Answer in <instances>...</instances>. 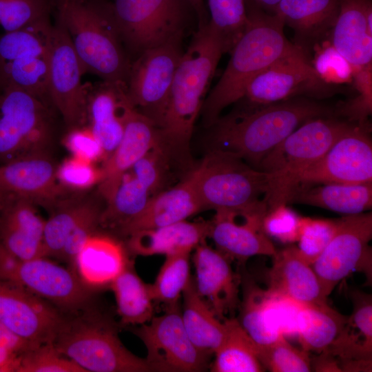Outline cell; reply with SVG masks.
Instances as JSON below:
<instances>
[{"instance_id": "1", "label": "cell", "mask_w": 372, "mask_h": 372, "mask_svg": "<svg viewBox=\"0 0 372 372\" xmlns=\"http://www.w3.org/2000/svg\"><path fill=\"white\" fill-rule=\"evenodd\" d=\"M223 43L208 23L194 33L174 76L160 147L171 164L190 167L189 144L196 119L221 56Z\"/></svg>"}, {"instance_id": "2", "label": "cell", "mask_w": 372, "mask_h": 372, "mask_svg": "<svg viewBox=\"0 0 372 372\" xmlns=\"http://www.w3.org/2000/svg\"><path fill=\"white\" fill-rule=\"evenodd\" d=\"M335 116L334 109L306 98L293 97L250 106L218 119L209 127L211 149L232 153L256 169L298 127L308 120Z\"/></svg>"}, {"instance_id": "3", "label": "cell", "mask_w": 372, "mask_h": 372, "mask_svg": "<svg viewBox=\"0 0 372 372\" xmlns=\"http://www.w3.org/2000/svg\"><path fill=\"white\" fill-rule=\"evenodd\" d=\"M247 8L246 28L231 50L221 77L204 101L200 114L207 128L227 107L243 98L247 85L256 76L284 56L302 50L287 39L279 16L266 12L249 0Z\"/></svg>"}, {"instance_id": "4", "label": "cell", "mask_w": 372, "mask_h": 372, "mask_svg": "<svg viewBox=\"0 0 372 372\" xmlns=\"http://www.w3.org/2000/svg\"><path fill=\"white\" fill-rule=\"evenodd\" d=\"M204 209L243 218H264L267 174L238 156L210 149L201 163L186 175Z\"/></svg>"}, {"instance_id": "5", "label": "cell", "mask_w": 372, "mask_h": 372, "mask_svg": "<svg viewBox=\"0 0 372 372\" xmlns=\"http://www.w3.org/2000/svg\"><path fill=\"white\" fill-rule=\"evenodd\" d=\"M57 18L65 28L85 72L105 81L127 83L131 62L107 2L56 0Z\"/></svg>"}, {"instance_id": "6", "label": "cell", "mask_w": 372, "mask_h": 372, "mask_svg": "<svg viewBox=\"0 0 372 372\" xmlns=\"http://www.w3.org/2000/svg\"><path fill=\"white\" fill-rule=\"evenodd\" d=\"M352 124L336 116L311 118L298 127L263 159L258 169L267 174L265 196L267 211L287 205L302 174L320 161Z\"/></svg>"}, {"instance_id": "7", "label": "cell", "mask_w": 372, "mask_h": 372, "mask_svg": "<svg viewBox=\"0 0 372 372\" xmlns=\"http://www.w3.org/2000/svg\"><path fill=\"white\" fill-rule=\"evenodd\" d=\"M52 343L85 372L152 371L145 358L130 352L113 326L93 313L65 317Z\"/></svg>"}, {"instance_id": "8", "label": "cell", "mask_w": 372, "mask_h": 372, "mask_svg": "<svg viewBox=\"0 0 372 372\" xmlns=\"http://www.w3.org/2000/svg\"><path fill=\"white\" fill-rule=\"evenodd\" d=\"M53 107L29 92L0 90V165L28 155L50 152L55 125Z\"/></svg>"}, {"instance_id": "9", "label": "cell", "mask_w": 372, "mask_h": 372, "mask_svg": "<svg viewBox=\"0 0 372 372\" xmlns=\"http://www.w3.org/2000/svg\"><path fill=\"white\" fill-rule=\"evenodd\" d=\"M107 5L124 47L137 56L182 41L191 9L185 0H113Z\"/></svg>"}, {"instance_id": "10", "label": "cell", "mask_w": 372, "mask_h": 372, "mask_svg": "<svg viewBox=\"0 0 372 372\" xmlns=\"http://www.w3.org/2000/svg\"><path fill=\"white\" fill-rule=\"evenodd\" d=\"M52 28L49 19L0 36V85L21 88L53 107L48 80Z\"/></svg>"}, {"instance_id": "11", "label": "cell", "mask_w": 372, "mask_h": 372, "mask_svg": "<svg viewBox=\"0 0 372 372\" xmlns=\"http://www.w3.org/2000/svg\"><path fill=\"white\" fill-rule=\"evenodd\" d=\"M0 280L20 287L68 312L85 309L93 291L80 281L70 268L44 256L19 259L1 244Z\"/></svg>"}, {"instance_id": "12", "label": "cell", "mask_w": 372, "mask_h": 372, "mask_svg": "<svg viewBox=\"0 0 372 372\" xmlns=\"http://www.w3.org/2000/svg\"><path fill=\"white\" fill-rule=\"evenodd\" d=\"M372 214L344 216L331 240L312 264L327 298L335 287L354 271L363 273L371 283Z\"/></svg>"}, {"instance_id": "13", "label": "cell", "mask_w": 372, "mask_h": 372, "mask_svg": "<svg viewBox=\"0 0 372 372\" xmlns=\"http://www.w3.org/2000/svg\"><path fill=\"white\" fill-rule=\"evenodd\" d=\"M181 41L145 50L131 63L126 83L130 101L158 128L163 124L174 76L183 53Z\"/></svg>"}, {"instance_id": "14", "label": "cell", "mask_w": 372, "mask_h": 372, "mask_svg": "<svg viewBox=\"0 0 372 372\" xmlns=\"http://www.w3.org/2000/svg\"><path fill=\"white\" fill-rule=\"evenodd\" d=\"M83 65L61 21L52 25L48 61V91L52 105L67 130L86 124L87 84Z\"/></svg>"}, {"instance_id": "15", "label": "cell", "mask_w": 372, "mask_h": 372, "mask_svg": "<svg viewBox=\"0 0 372 372\" xmlns=\"http://www.w3.org/2000/svg\"><path fill=\"white\" fill-rule=\"evenodd\" d=\"M135 334L147 350L145 358L152 371L200 372L208 368V355L189 338L178 304L140 325Z\"/></svg>"}, {"instance_id": "16", "label": "cell", "mask_w": 372, "mask_h": 372, "mask_svg": "<svg viewBox=\"0 0 372 372\" xmlns=\"http://www.w3.org/2000/svg\"><path fill=\"white\" fill-rule=\"evenodd\" d=\"M370 131L369 124L353 123L320 160L302 174L298 185L372 183Z\"/></svg>"}, {"instance_id": "17", "label": "cell", "mask_w": 372, "mask_h": 372, "mask_svg": "<svg viewBox=\"0 0 372 372\" xmlns=\"http://www.w3.org/2000/svg\"><path fill=\"white\" fill-rule=\"evenodd\" d=\"M327 85L318 77L307 54L300 50L284 56L256 76L242 99L250 106H264L301 94L326 92Z\"/></svg>"}, {"instance_id": "18", "label": "cell", "mask_w": 372, "mask_h": 372, "mask_svg": "<svg viewBox=\"0 0 372 372\" xmlns=\"http://www.w3.org/2000/svg\"><path fill=\"white\" fill-rule=\"evenodd\" d=\"M57 309L20 287L0 280V324L30 343L53 342L65 319Z\"/></svg>"}, {"instance_id": "19", "label": "cell", "mask_w": 372, "mask_h": 372, "mask_svg": "<svg viewBox=\"0 0 372 372\" xmlns=\"http://www.w3.org/2000/svg\"><path fill=\"white\" fill-rule=\"evenodd\" d=\"M50 152L34 154L0 165V189L7 195L28 199L52 209L71 193L56 178Z\"/></svg>"}, {"instance_id": "20", "label": "cell", "mask_w": 372, "mask_h": 372, "mask_svg": "<svg viewBox=\"0 0 372 372\" xmlns=\"http://www.w3.org/2000/svg\"><path fill=\"white\" fill-rule=\"evenodd\" d=\"M231 260L205 240L196 248L193 256L194 278L199 296L222 320L227 318L239 304V280L232 270Z\"/></svg>"}, {"instance_id": "21", "label": "cell", "mask_w": 372, "mask_h": 372, "mask_svg": "<svg viewBox=\"0 0 372 372\" xmlns=\"http://www.w3.org/2000/svg\"><path fill=\"white\" fill-rule=\"evenodd\" d=\"M132 107L126 83L103 81L87 84L86 125L101 143L107 158L121 141Z\"/></svg>"}, {"instance_id": "22", "label": "cell", "mask_w": 372, "mask_h": 372, "mask_svg": "<svg viewBox=\"0 0 372 372\" xmlns=\"http://www.w3.org/2000/svg\"><path fill=\"white\" fill-rule=\"evenodd\" d=\"M160 144V129L132 107L125 121L123 136L113 152L103 161L99 193L106 201L123 175L148 152Z\"/></svg>"}, {"instance_id": "23", "label": "cell", "mask_w": 372, "mask_h": 372, "mask_svg": "<svg viewBox=\"0 0 372 372\" xmlns=\"http://www.w3.org/2000/svg\"><path fill=\"white\" fill-rule=\"evenodd\" d=\"M45 223L34 203L9 195L0 204V244L21 260L44 256Z\"/></svg>"}, {"instance_id": "24", "label": "cell", "mask_w": 372, "mask_h": 372, "mask_svg": "<svg viewBox=\"0 0 372 372\" xmlns=\"http://www.w3.org/2000/svg\"><path fill=\"white\" fill-rule=\"evenodd\" d=\"M353 311L334 342L327 350L338 358L341 371H371L372 358L371 296L353 291Z\"/></svg>"}, {"instance_id": "25", "label": "cell", "mask_w": 372, "mask_h": 372, "mask_svg": "<svg viewBox=\"0 0 372 372\" xmlns=\"http://www.w3.org/2000/svg\"><path fill=\"white\" fill-rule=\"evenodd\" d=\"M272 257L267 275L268 291L300 304L327 303L316 273L300 256L296 246L276 251Z\"/></svg>"}, {"instance_id": "26", "label": "cell", "mask_w": 372, "mask_h": 372, "mask_svg": "<svg viewBox=\"0 0 372 372\" xmlns=\"http://www.w3.org/2000/svg\"><path fill=\"white\" fill-rule=\"evenodd\" d=\"M331 44L354 68L372 61L371 0H340Z\"/></svg>"}, {"instance_id": "27", "label": "cell", "mask_w": 372, "mask_h": 372, "mask_svg": "<svg viewBox=\"0 0 372 372\" xmlns=\"http://www.w3.org/2000/svg\"><path fill=\"white\" fill-rule=\"evenodd\" d=\"M130 262L120 242L96 232L80 248L72 270L85 287L94 291L110 287Z\"/></svg>"}, {"instance_id": "28", "label": "cell", "mask_w": 372, "mask_h": 372, "mask_svg": "<svg viewBox=\"0 0 372 372\" xmlns=\"http://www.w3.org/2000/svg\"><path fill=\"white\" fill-rule=\"evenodd\" d=\"M243 218L244 223H238L234 214L216 213L209 235L216 249L240 263L255 256H272L276 249L262 231V220Z\"/></svg>"}, {"instance_id": "29", "label": "cell", "mask_w": 372, "mask_h": 372, "mask_svg": "<svg viewBox=\"0 0 372 372\" xmlns=\"http://www.w3.org/2000/svg\"><path fill=\"white\" fill-rule=\"evenodd\" d=\"M340 0H281L275 14L295 34L294 44L307 54L330 33Z\"/></svg>"}, {"instance_id": "30", "label": "cell", "mask_w": 372, "mask_h": 372, "mask_svg": "<svg viewBox=\"0 0 372 372\" xmlns=\"http://www.w3.org/2000/svg\"><path fill=\"white\" fill-rule=\"evenodd\" d=\"M202 210L197 194L186 176L175 186L154 195L143 211L119 233L128 237L138 231L185 220Z\"/></svg>"}, {"instance_id": "31", "label": "cell", "mask_w": 372, "mask_h": 372, "mask_svg": "<svg viewBox=\"0 0 372 372\" xmlns=\"http://www.w3.org/2000/svg\"><path fill=\"white\" fill-rule=\"evenodd\" d=\"M211 221H180L169 225L136 231L129 236L127 246L138 256H165L190 253L209 237Z\"/></svg>"}, {"instance_id": "32", "label": "cell", "mask_w": 372, "mask_h": 372, "mask_svg": "<svg viewBox=\"0 0 372 372\" xmlns=\"http://www.w3.org/2000/svg\"><path fill=\"white\" fill-rule=\"evenodd\" d=\"M288 203L315 206L344 216L362 214L372 207V183L298 185L290 194Z\"/></svg>"}, {"instance_id": "33", "label": "cell", "mask_w": 372, "mask_h": 372, "mask_svg": "<svg viewBox=\"0 0 372 372\" xmlns=\"http://www.w3.org/2000/svg\"><path fill=\"white\" fill-rule=\"evenodd\" d=\"M181 318L193 344L203 353L211 355L222 343L227 331L225 320L218 318L198 293L191 278L182 294Z\"/></svg>"}, {"instance_id": "34", "label": "cell", "mask_w": 372, "mask_h": 372, "mask_svg": "<svg viewBox=\"0 0 372 372\" xmlns=\"http://www.w3.org/2000/svg\"><path fill=\"white\" fill-rule=\"evenodd\" d=\"M154 195L149 186L129 169L105 201L100 226L120 232L143 211Z\"/></svg>"}, {"instance_id": "35", "label": "cell", "mask_w": 372, "mask_h": 372, "mask_svg": "<svg viewBox=\"0 0 372 372\" xmlns=\"http://www.w3.org/2000/svg\"><path fill=\"white\" fill-rule=\"evenodd\" d=\"M347 319V316L329 307L327 303L301 304L296 336L302 349L307 351H325L335 340Z\"/></svg>"}, {"instance_id": "36", "label": "cell", "mask_w": 372, "mask_h": 372, "mask_svg": "<svg viewBox=\"0 0 372 372\" xmlns=\"http://www.w3.org/2000/svg\"><path fill=\"white\" fill-rule=\"evenodd\" d=\"M131 262L111 283L116 311L124 325H142L154 316L150 286L137 275Z\"/></svg>"}, {"instance_id": "37", "label": "cell", "mask_w": 372, "mask_h": 372, "mask_svg": "<svg viewBox=\"0 0 372 372\" xmlns=\"http://www.w3.org/2000/svg\"><path fill=\"white\" fill-rule=\"evenodd\" d=\"M225 338L214 353L212 372H261L262 366L258 346L240 325L238 319L226 318Z\"/></svg>"}, {"instance_id": "38", "label": "cell", "mask_w": 372, "mask_h": 372, "mask_svg": "<svg viewBox=\"0 0 372 372\" xmlns=\"http://www.w3.org/2000/svg\"><path fill=\"white\" fill-rule=\"evenodd\" d=\"M96 205L93 199L80 192L70 193L57 201L45 223L44 257L59 258L70 234Z\"/></svg>"}, {"instance_id": "39", "label": "cell", "mask_w": 372, "mask_h": 372, "mask_svg": "<svg viewBox=\"0 0 372 372\" xmlns=\"http://www.w3.org/2000/svg\"><path fill=\"white\" fill-rule=\"evenodd\" d=\"M240 309L238 320L258 347L283 336L273 324L267 290L251 284L247 285Z\"/></svg>"}, {"instance_id": "40", "label": "cell", "mask_w": 372, "mask_h": 372, "mask_svg": "<svg viewBox=\"0 0 372 372\" xmlns=\"http://www.w3.org/2000/svg\"><path fill=\"white\" fill-rule=\"evenodd\" d=\"M190 253L166 256L153 284L149 285L154 301L165 304L166 309L176 306L191 280Z\"/></svg>"}, {"instance_id": "41", "label": "cell", "mask_w": 372, "mask_h": 372, "mask_svg": "<svg viewBox=\"0 0 372 372\" xmlns=\"http://www.w3.org/2000/svg\"><path fill=\"white\" fill-rule=\"evenodd\" d=\"M208 25L220 39L225 53L230 52L248 23L247 0H208Z\"/></svg>"}, {"instance_id": "42", "label": "cell", "mask_w": 372, "mask_h": 372, "mask_svg": "<svg viewBox=\"0 0 372 372\" xmlns=\"http://www.w3.org/2000/svg\"><path fill=\"white\" fill-rule=\"evenodd\" d=\"M258 353L262 366L270 371L308 372L312 369L308 351L295 347L284 336L258 347Z\"/></svg>"}, {"instance_id": "43", "label": "cell", "mask_w": 372, "mask_h": 372, "mask_svg": "<svg viewBox=\"0 0 372 372\" xmlns=\"http://www.w3.org/2000/svg\"><path fill=\"white\" fill-rule=\"evenodd\" d=\"M50 0H0V25L6 32L49 20Z\"/></svg>"}, {"instance_id": "44", "label": "cell", "mask_w": 372, "mask_h": 372, "mask_svg": "<svg viewBox=\"0 0 372 372\" xmlns=\"http://www.w3.org/2000/svg\"><path fill=\"white\" fill-rule=\"evenodd\" d=\"M372 64L355 68L353 73V87L356 95L341 104L335 111V116L359 125H367L372 112Z\"/></svg>"}, {"instance_id": "45", "label": "cell", "mask_w": 372, "mask_h": 372, "mask_svg": "<svg viewBox=\"0 0 372 372\" xmlns=\"http://www.w3.org/2000/svg\"><path fill=\"white\" fill-rule=\"evenodd\" d=\"M16 372H85L52 342L34 344L20 357Z\"/></svg>"}, {"instance_id": "46", "label": "cell", "mask_w": 372, "mask_h": 372, "mask_svg": "<svg viewBox=\"0 0 372 372\" xmlns=\"http://www.w3.org/2000/svg\"><path fill=\"white\" fill-rule=\"evenodd\" d=\"M337 227L338 218H302L296 246L300 256L312 265L331 240Z\"/></svg>"}, {"instance_id": "47", "label": "cell", "mask_w": 372, "mask_h": 372, "mask_svg": "<svg viewBox=\"0 0 372 372\" xmlns=\"http://www.w3.org/2000/svg\"><path fill=\"white\" fill-rule=\"evenodd\" d=\"M59 184L69 192H81L99 185L103 171L95 163L71 156L56 167Z\"/></svg>"}, {"instance_id": "48", "label": "cell", "mask_w": 372, "mask_h": 372, "mask_svg": "<svg viewBox=\"0 0 372 372\" xmlns=\"http://www.w3.org/2000/svg\"><path fill=\"white\" fill-rule=\"evenodd\" d=\"M311 63L318 77L327 85L351 82L355 70L331 43L320 48Z\"/></svg>"}, {"instance_id": "49", "label": "cell", "mask_w": 372, "mask_h": 372, "mask_svg": "<svg viewBox=\"0 0 372 372\" xmlns=\"http://www.w3.org/2000/svg\"><path fill=\"white\" fill-rule=\"evenodd\" d=\"M302 218L289 208L281 205L267 211L262 222V229L268 236L284 243L298 241Z\"/></svg>"}, {"instance_id": "50", "label": "cell", "mask_w": 372, "mask_h": 372, "mask_svg": "<svg viewBox=\"0 0 372 372\" xmlns=\"http://www.w3.org/2000/svg\"><path fill=\"white\" fill-rule=\"evenodd\" d=\"M63 143L71 156L93 163L107 158L101 143L86 124L68 129Z\"/></svg>"}, {"instance_id": "51", "label": "cell", "mask_w": 372, "mask_h": 372, "mask_svg": "<svg viewBox=\"0 0 372 372\" xmlns=\"http://www.w3.org/2000/svg\"><path fill=\"white\" fill-rule=\"evenodd\" d=\"M32 345L0 324V372H16L21 355Z\"/></svg>"}, {"instance_id": "52", "label": "cell", "mask_w": 372, "mask_h": 372, "mask_svg": "<svg viewBox=\"0 0 372 372\" xmlns=\"http://www.w3.org/2000/svg\"><path fill=\"white\" fill-rule=\"evenodd\" d=\"M198 19V28L208 23L209 19L203 0H185Z\"/></svg>"}, {"instance_id": "53", "label": "cell", "mask_w": 372, "mask_h": 372, "mask_svg": "<svg viewBox=\"0 0 372 372\" xmlns=\"http://www.w3.org/2000/svg\"><path fill=\"white\" fill-rule=\"evenodd\" d=\"M254 5L266 12L275 14L276 10L281 0H249Z\"/></svg>"}, {"instance_id": "54", "label": "cell", "mask_w": 372, "mask_h": 372, "mask_svg": "<svg viewBox=\"0 0 372 372\" xmlns=\"http://www.w3.org/2000/svg\"><path fill=\"white\" fill-rule=\"evenodd\" d=\"M9 195H7L0 189V204L4 200V199Z\"/></svg>"}, {"instance_id": "55", "label": "cell", "mask_w": 372, "mask_h": 372, "mask_svg": "<svg viewBox=\"0 0 372 372\" xmlns=\"http://www.w3.org/2000/svg\"><path fill=\"white\" fill-rule=\"evenodd\" d=\"M1 85H0V90H1Z\"/></svg>"}]
</instances>
